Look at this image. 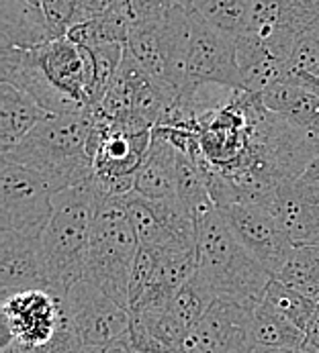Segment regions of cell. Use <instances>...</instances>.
Instances as JSON below:
<instances>
[{"instance_id": "cell-1", "label": "cell", "mask_w": 319, "mask_h": 353, "mask_svg": "<svg viewBox=\"0 0 319 353\" xmlns=\"http://www.w3.org/2000/svg\"><path fill=\"white\" fill-rule=\"evenodd\" d=\"M0 78L50 114L97 106L93 51L70 37H57L35 50L0 48Z\"/></svg>"}, {"instance_id": "cell-2", "label": "cell", "mask_w": 319, "mask_h": 353, "mask_svg": "<svg viewBox=\"0 0 319 353\" xmlns=\"http://www.w3.org/2000/svg\"><path fill=\"white\" fill-rule=\"evenodd\" d=\"M93 125L95 106L48 114L17 148L2 155L39 172L53 194L88 184L95 178V163L88 153Z\"/></svg>"}, {"instance_id": "cell-3", "label": "cell", "mask_w": 319, "mask_h": 353, "mask_svg": "<svg viewBox=\"0 0 319 353\" xmlns=\"http://www.w3.org/2000/svg\"><path fill=\"white\" fill-rule=\"evenodd\" d=\"M195 227L199 274L217 299L256 308L272 280L264 265L244 248L215 204L195 212Z\"/></svg>"}, {"instance_id": "cell-4", "label": "cell", "mask_w": 319, "mask_h": 353, "mask_svg": "<svg viewBox=\"0 0 319 353\" xmlns=\"http://www.w3.org/2000/svg\"><path fill=\"white\" fill-rule=\"evenodd\" d=\"M97 199L95 178L88 184L53 194V214L41 235V248L50 290L57 299H64L76 282L84 280Z\"/></svg>"}, {"instance_id": "cell-5", "label": "cell", "mask_w": 319, "mask_h": 353, "mask_svg": "<svg viewBox=\"0 0 319 353\" xmlns=\"http://www.w3.org/2000/svg\"><path fill=\"white\" fill-rule=\"evenodd\" d=\"M139 237L123 199L99 194L84 280L97 284L113 301L129 308V282Z\"/></svg>"}, {"instance_id": "cell-6", "label": "cell", "mask_w": 319, "mask_h": 353, "mask_svg": "<svg viewBox=\"0 0 319 353\" xmlns=\"http://www.w3.org/2000/svg\"><path fill=\"white\" fill-rule=\"evenodd\" d=\"M191 17V8H174L160 21L133 27L127 41V50L142 68L176 92L182 90L186 80L193 29Z\"/></svg>"}, {"instance_id": "cell-7", "label": "cell", "mask_w": 319, "mask_h": 353, "mask_svg": "<svg viewBox=\"0 0 319 353\" xmlns=\"http://www.w3.org/2000/svg\"><path fill=\"white\" fill-rule=\"evenodd\" d=\"M53 214L48 180L29 165L2 155L0 161V229L41 237Z\"/></svg>"}, {"instance_id": "cell-8", "label": "cell", "mask_w": 319, "mask_h": 353, "mask_svg": "<svg viewBox=\"0 0 319 353\" xmlns=\"http://www.w3.org/2000/svg\"><path fill=\"white\" fill-rule=\"evenodd\" d=\"M2 343L23 352L46 347L66 321L61 299L50 290H27L2 296Z\"/></svg>"}, {"instance_id": "cell-9", "label": "cell", "mask_w": 319, "mask_h": 353, "mask_svg": "<svg viewBox=\"0 0 319 353\" xmlns=\"http://www.w3.org/2000/svg\"><path fill=\"white\" fill-rule=\"evenodd\" d=\"M139 245L160 253L197 252L195 214L180 201H148L137 194L123 199Z\"/></svg>"}, {"instance_id": "cell-10", "label": "cell", "mask_w": 319, "mask_h": 353, "mask_svg": "<svg viewBox=\"0 0 319 353\" xmlns=\"http://www.w3.org/2000/svg\"><path fill=\"white\" fill-rule=\"evenodd\" d=\"M191 21L193 29L186 61V80L180 92H193L207 84L244 90L238 63V39L213 29L195 10Z\"/></svg>"}, {"instance_id": "cell-11", "label": "cell", "mask_w": 319, "mask_h": 353, "mask_svg": "<svg viewBox=\"0 0 319 353\" xmlns=\"http://www.w3.org/2000/svg\"><path fill=\"white\" fill-rule=\"evenodd\" d=\"M66 316L84 347L106 345L129 333L131 312L113 301L97 284L76 282L61 299Z\"/></svg>"}, {"instance_id": "cell-12", "label": "cell", "mask_w": 319, "mask_h": 353, "mask_svg": "<svg viewBox=\"0 0 319 353\" xmlns=\"http://www.w3.org/2000/svg\"><path fill=\"white\" fill-rule=\"evenodd\" d=\"M238 239L274 278L287 263L295 243L291 241L278 214L264 204L235 202L219 208Z\"/></svg>"}, {"instance_id": "cell-13", "label": "cell", "mask_w": 319, "mask_h": 353, "mask_svg": "<svg viewBox=\"0 0 319 353\" xmlns=\"http://www.w3.org/2000/svg\"><path fill=\"white\" fill-rule=\"evenodd\" d=\"M254 308L217 299L201 321L188 331L176 353H248L252 345Z\"/></svg>"}, {"instance_id": "cell-14", "label": "cell", "mask_w": 319, "mask_h": 353, "mask_svg": "<svg viewBox=\"0 0 319 353\" xmlns=\"http://www.w3.org/2000/svg\"><path fill=\"white\" fill-rule=\"evenodd\" d=\"M27 290H50L41 237L0 231V292L10 296Z\"/></svg>"}, {"instance_id": "cell-15", "label": "cell", "mask_w": 319, "mask_h": 353, "mask_svg": "<svg viewBox=\"0 0 319 353\" xmlns=\"http://www.w3.org/2000/svg\"><path fill=\"white\" fill-rule=\"evenodd\" d=\"M295 245H319V186L301 178L276 188L268 204Z\"/></svg>"}, {"instance_id": "cell-16", "label": "cell", "mask_w": 319, "mask_h": 353, "mask_svg": "<svg viewBox=\"0 0 319 353\" xmlns=\"http://www.w3.org/2000/svg\"><path fill=\"white\" fill-rule=\"evenodd\" d=\"M176 165L178 150L152 133V143L133 176V194L148 201H178Z\"/></svg>"}, {"instance_id": "cell-17", "label": "cell", "mask_w": 319, "mask_h": 353, "mask_svg": "<svg viewBox=\"0 0 319 353\" xmlns=\"http://www.w3.org/2000/svg\"><path fill=\"white\" fill-rule=\"evenodd\" d=\"M55 39L44 10L29 0H0V48L35 50Z\"/></svg>"}, {"instance_id": "cell-18", "label": "cell", "mask_w": 319, "mask_h": 353, "mask_svg": "<svg viewBox=\"0 0 319 353\" xmlns=\"http://www.w3.org/2000/svg\"><path fill=\"white\" fill-rule=\"evenodd\" d=\"M238 63L242 72L244 90L252 94H262L270 86L289 80L291 68L289 59L272 51L250 35L238 39Z\"/></svg>"}, {"instance_id": "cell-19", "label": "cell", "mask_w": 319, "mask_h": 353, "mask_svg": "<svg viewBox=\"0 0 319 353\" xmlns=\"http://www.w3.org/2000/svg\"><path fill=\"white\" fill-rule=\"evenodd\" d=\"M50 112L29 94L8 82H0V150L17 148Z\"/></svg>"}, {"instance_id": "cell-20", "label": "cell", "mask_w": 319, "mask_h": 353, "mask_svg": "<svg viewBox=\"0 0 319 353\" xmlns=\"http://www.w3.org/2000/svg\"><path fill=\"white\" fill-rule=\"evenodd\" d=\"M260 101L270 112H276L319 137V97L289 82L282 80L270 86L260 94Z\"/></svg>"}, {"instance_id": "cell-21", "label": "cell", "mask_w": 319, "mask_h": 353, "mask_svg": "<svg viewBox=\"0 0 319 353\" xmlns=\"http://www.w3.org/2000/svg\"><path fill=\"white\" fill-rule=\"evenodd\" d=\"M252 345L264 347H289L303 350L305 331L299 329L293 321H289L282 312L262 301L252 312Z\"/></svg>"}, {"instance_id": "cell-22", "label": "cell", "mask_w": 319, "mask_h": 353, "mask_svg": "<svg viewBox=\"0 0 319 353\" xmlns=\"http://www.w3.org/2000/svg\"><path fill=\"white\" fill-rule=\"evenodd\" d=\"M274 278L319 303V245H295Z\"/></svg>"}, {"instance_id": "cell-23", "label": "cell", "mask_w": 319, "mask_h": 353, "mask_svg": "<svg viewBox=\"0 0 319 353\" xmlns=\"http://www.w3.org/2000/svg\"><path fill=\"white\" fill-rule=\"evenodd\" d=\"M191 8L213 29L240 39L248 25L250 0H191Z\"/></svg>"}, {"instance_id": "cell-24", "label": "cell", "mask_w": 319, "mask_h": 353, "mask_svg": "<svg viewBox=\"0 0 319 353\" xmlns=\"http://www.w3.org/2000/svg\"><path fill=\"white\" fill-rule=\"evenodd\" d=\"M66 37H70L72 41L80 43L88 50L110 46V43L127 46L129 27L115 12H106V14H99V17H93V19H86V21L74 25Z\"/></svg>"}, {"instance_id": "cell-25", "label": "cell", "mask_w": 319, "mask_h": 353, "mask_svg": "<svg viewBox=\"0 0 319 353\" xmlns=\"http://www.w3.org/2000/svg\"><path fill=\"white\" fill-rule=\"evenodd\" d=\"M215 301H217V294L213 292L209 282L197 270V274L174 294L172 303L168 306L176 314V319L191 331L201 321V316L211 308Z\"/></svg>"}, {"instance_id": "cell-26", "label": "cell", "mask_w": 319, "mask_h": 353, "mask_svg": "<svg viewBox=\"0 0 319 353\" xmlns=\"http://www.w3.org/2000/svg\"><path fill=\"white\" fill-rule=\"evenodd\" d=\"M176 192L182 206H186L193 214L201 208L213 206L209 186L205 180V172L197 157L178 152L176 165Z\"/></svg>"}, {"instance_id": "cell-27", "label": "cell", "mask_w": 319, "mask_h": 353, "mask_svg": "<svg viewBox=\"0 0 319 353\" xmlns=\"http://www.w3.org/2000/svg\"><path fill=\"white\" fill-rule=\"evenodd\" d=\"M262 301H266L270 306H274L278 312H282L289 321H293L303 331L307 329V323H309V319H311V314H313V310L318 306L316 301L307 299L305 294L297 292L295 288L282 284L276 278L270 280Z\"/></svg>"}, {"instance_id": "cell-28", "label": "cell", "mask_w": 319, "mask_h": 353, "mask_svg": "<svg viewBox=\"0 0 319 353\" xmlns=\"http://www.w3.org/2000/svg\"><path fill=\"white\" fill-rule=\"evenodd\" d=\"M289 68L297 74L319 76V21L297 37L289 57Z\"/></svg>"}, {"instance_id": "cell-29", "label": "cell", "mask_w": 319, "mask_h": 353, "mask_svg": "<svg viewBox=\"0 0 319 353\" xmlns=\"http://www.w3.org/2000/svg\"><path fill=\"white\" fill-rule=\"evenodd\" d=\"M41 10L55 39L66 37L74 25L84 21L82 0H41Z\"/></svg>"}, {"instance_id": "cell-30", "label": "cell", "mask_w": 319, "mask_h": 353, "mask_svg": "<svg viewBox=\"0 0 319 353\" xmlns=\"http://www.w3.org/2000/svg\"><path fill=\"white\" fill-rule=\"evenodd\" d=\"M158 261L160 253L139 245V252H137L133 270H131V282H129V310L135 306V303L146 292V288L150 286V282H152V278L156 274Z\"/></svg>"}, {"instance_id": "cell-31", "label": "cell", "mask_w": 319, "mask_h": 353, "mask_svg": "<svg viewBox=\"0 0 319 353\" xmlns=\"http://www.w3.org/2000/svg\"><path fill=\"white\" fill-rule=\"evenodd\" d=\"M305 353H319V303L307 323L305 329V345H303Z\"/></svg>"}, {"instance_id": "cell-32", "label": "cell", "mask_w": 319, "mask_h": 353, "mask_svg": "<svg viewBox=\"0 0 319 353\" xmlns=\"http://www.w3.org/2000/svg\"><path fill=\"white\" fill-rule=\"evenodd\" d=\"M289 82L313 92L319 97V76H309V74H297V72H291L289 74Z\"/></svg>"}, {"instance_id": "cell-33", "label": "cell", "mask_w": 319, "mask_h": 353, "mask_svg": "<svg viewBox=\"0 0 319 353\" xmlns=\"http://www.w3.org/2000/svg\"><path fill=\"white\" fill-rule=\"evenodd\" d=\"M301 180L307 182V184H316V186H319V155L309 163V168L303 172Z\"/></svg>"}, {"instance_id": "cell-34", "label": "cell", "mask_w": 319, "mask_h": 353, "mask_svg": "<svg viewBox=\"0 0 319 353\" xmlns=\"http://www.w3.org/2000/svg\"><path fill=\"white\" fill-rule=\"evenodd\" d=\"M248 353H303V350H289V347H264V345H254Z\"/></svg>"}, {"instance_id": "cell-35", "label": "cell", "mask_w": 319, "mask_h": 353, "mask_svg": "<svg viewBox=\"0 0 319 353\" xmlns=\"http://www.w3.org/2000/svg\"><path fill=\"white\" fill-rule=\"evenodd\" d=\"M29 2H31V4H35V6H39V8H41V0H29Z\"/></svg>"}]
</instances>
